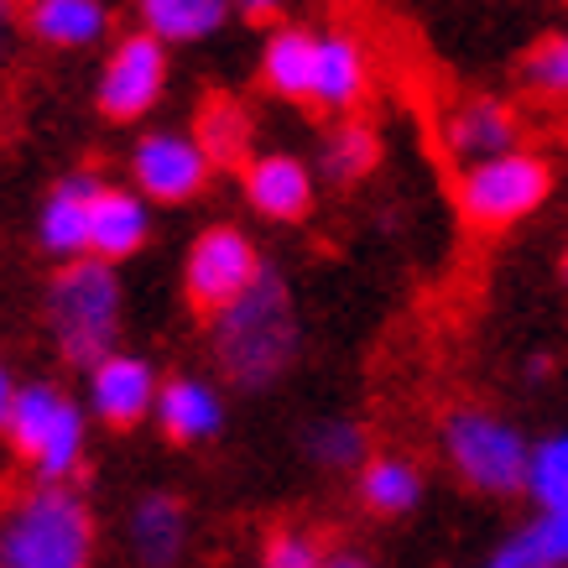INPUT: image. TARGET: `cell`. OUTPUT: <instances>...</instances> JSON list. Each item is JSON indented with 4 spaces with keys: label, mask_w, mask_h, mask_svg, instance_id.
<instances>
[{
    "label": "cell",
    "mask_w": 568,
    "mask_h": 568,
    "mask_svg": "<svg viewBox=\"0 0 568 568\" xmlns=\"http://www.w3.org/2000/svg\"><path fill=\"white\" fill-rule=\"evenodd\" d=\"M209 349L220 371L235 386H272L297 355V308L287 282L266 266V272L245 287L230 308L214 313L209 324Z\"/></svg>",
    "instance_id": "cell-1"
},
{
    "label": "cell",
    "mask_w": 568,
    "mask_h": 568,
    "mask_svg": "<svg viewBox=\"0 0 568 568\" xmlns=\"http://www.w3.org/2000/svg\"><path fill=\"white\" fill-rule=\"evenodd\" d=\"M94 517L79 490L37 480L0 517V568H89Z\"/></svg>",
    "instance_id": "cell-2"
},
{
    "label": "cell",
    "mask_w": 568,
    "mask_h": 568,
    "mask_svg": "<svg viewBox=\"0 0 568 568\" xmlns=\"http://www.w3.org/2000/svg\"><path fill=\"white\" fill-rule=\"evenodd\" d=\"M121 308H125L121 276L100 256L63 261V272L52 276V287H48L52 339H58V349H63L73 365H94L115 349Z\"/></svg>",
    "instance_id": "cell-3"
},
{
    "label": "cell",
    "mask_w": 568,
    "mask_h": 568,
    "mask_svg": "<svg viewBox=\"0 0 568 568\" xmlns=\"http://www.w3.org/2000/svg\"><path fill=\"white\" fill-rule=\"evenodd\" d=\"M0 433H6V444L37 469L42 485H69V475L84 465L89 417L69 392H58L48 381L17 386V402H11Z\"/></svg>",
    "instance_id": "cell-4"
},
{
    "label": "cell",
    "mask_w": 568,
    "mask_h": 568,
    "mask_svg": "<svg viewBox=\"0 0 568 568\" xmlns=\"http://www.w3.org/2000/svg\"><path fill=\"white\" fill-rule=\"evenodd\" d=\"M527 454H532V444L521 438V428L490 407H459L444 417L448 469L480 496H521L527 490Z\"/></svg>",
    "instance_id": "cell-5"
},
{
    "label": "cell",
    "mask_w": 568,
    "mask_h": 568,
    "mask_svg": "<svg viewBox=\"0 0 568 568\" xmlns=\"http://www.w3.org/2000/svg\"><path fill=\"white\" fill-rule=\"evenodd\" d=\"M552 193V168L548 156L527 152H500L490 162H475L459 173V214L480 230H506V224H521L527 214L548 204Z\"/></svg>",
    "instance_id": "cell-6"
},
{
    "label": "cell",
    "mask_w": 568,
    "mask_h": 568,
    "mask_svg": "<svg viewBox=\"0 0 568 568\" xmlns=\"http://www.w3.org/2000/svg\"><path fill=\"white\" fill-rule=\"evenodd\" d=\"M261 272H266V266H261L256 245H251L245 230H235V224H209L204 235L189 245V261H183V293H189L193 308L214 318V313L230 308Z\"/></svg>",
    "instance_id": "cell-7"
},
{
    "label": "cell",
    "mask_w": 568,
    "mask_h": 568,
    "mask_svg": "<svg viewBox=\"0 0 568 568\" xmlns=\"http://www.w3.org/2000/svg\"><path fill=\"white\" fill-rule=\"evenodd\" d=\"M214 156L199 136L183 131H146L131 146V189L152 204H189L209 189Z\"/></svg>",
    "instance_id": "cell-8"
},
{
    "label": "cell",
    "mask_w": 568,
    "mask_h": 568,
    "mask_svg": "<svg viewBox=\"0 0 568 568\" xmlns=\"http://www.w3.org/2000/svg\"><path fill=\"white\" fill-rule=\"evenodd\" d=\"M162 89H168V42H156L152 32H131L104 58L94 100L110 121H141L146 110H156Z\"/></svg>",
    "instance_id": "cell-9"
},
{
    "label": "cell",
    "mask_w": 568,
    "mask_h": 568,
    "mask_svg": "<svg viewBox=\"0 0 568 568\" xmlns=\"http://www.w3.org/2000/svg\"><path fill=\"white\" fill-rule=\"evenodd\" d=\"M156 365L131 349H110L104 361L89 365V413L100 417L104 428H136L141 417L156 413Z\"/></svg>",
    "instance_id": "cell-10"
},
{
    "label": "cell",
    "mask_w": 568,
    "mask_h": 568,
    "mask_svg": "<svg viewBox=\"0 0 568 568\" xmlns=\"http://www.w3.org/2000/svg\"><path fill=\"white\" fill-rule=\"evenodd\" d=\"M517 136H521V115L496 94H475V100L454 104L444 115V146L465 168L490 162L500 152H517Z\"/></svg>",
    "instance_id": "cell-11"
},
{
    "label": "cell",
    "mask_w": 568,
    "mask_h": 568,
    "mask_svg": "<svg viewBox=\"0 0 568 568\" xmlns=\"http://www.w3.org/2000/svg\"><path fill=\"white\" fill-rule=\"evenodd\" d=\"M245 204L256 209L261 220L293 224L313 209V168L293 152H261L245 162Z\"/></svg>",
    "instance_id": "cell-12"
},
{
    "label": "cell",
    "mask_w": 568,
    "mask_h": 568,
    "mask_svg": "<svg viewBox=\"0 0 568 568\" xmlns=\"http://www.w3.org/2000/svg\"><path fill=\"white\" fill-rule=\"evenodd\" d=\"M146 235H152V199H141L136 189H121V183H100L94 214H89V256L115 266V261L136 256Z\"/></svg>",
    "instance_id": "cell-13"
},
{
    "label": "cell",
    "mask_w": 568,
    "mask_h": 568,
    "mask_svg": "<svg viewBox=\"0 0 568 568\" xmlns=\"http://www.w3.org/2000/svg\"><path fill=\"white\" fill-rule=\"evenodd\" d=\"M94 193H100V178H63L58 189L42 199V214H37V241L42 251L58 261H79L89 256V214H94Z\"/></svg>",
    "instance_id": "cell-14"
},
{
    "label": "cell",
    "mask_w": 568,
    "mask_h": 568,
    "mask_svg": "<svg viewBox=\"0 0 568 568\" xmlns=\"http://www.w3.org/2000/svg\"><path fill=\"white\" fill-rule=\"evenodd\" d=\"M152 417L173 444H209L224 428V396L199 376H173V381H162Z\"/></svg>",
    "instance_id": "cell-15"
},
{
    "label": "cell",
    "mask_w": 568,
    "mask_h": 568,
    "mask_svg": "<svg viewBox=\"0 0 568 568\" xmlns=\"http://www.w3.org/2000/svg\"><path fill=\"white\" fill-rule=\"evenodd\" d=\"M371 89V63H365V48L345 32H318V58H313V100L318 110H334L345 115L365 100Z\"/></svg>",
    "instance_id": "cell-16"
},
{
    "label": "cell",
    "mask_w": 568,
    "mask_h": 568,
    "mask_svg": "<svg viewBox=\"0 0 568 568\" xmlns=\"http://www.w3.org/2000/svg\"><path fill=\"white\" fill-rule=\"evenodd\" d=\"M313 58H318V32L308 27H276L261 48V79L282 100H313Z\"/></svg>",
    "instance_id": "cell-17"
},
{
    "label": "cell",
    "mask_w": 568,
    "mask_h": 568,
    "mask_svg": "<svg viewBox=\"0 0 568 568\" xmlns=\"http://www.w3.org/2000/svg\"><path fill=\"white\" fill-rule=\"evenodd\" d=\"M21 21L48 48H89L104 37L110 11H104V0H27Z\"/></svg>",
    "instance_id": "cell-18"
},
{
    "label": "cell",
    "mask_w": 568,
    "mask_h": 568,
    "mask_svg": "<svg viewBox=\"0 0 568 568\" xmlns=\"http://www.w3.org/2000/svg\"><path fill=\"white\" fill-rule=\"evenodd\" d=\"M183 537H189V517H183V506L173 496H152L136 500V511H131V552H136L146 568H173L183 558Z\"/></svg>",
    "instance_id": "cell-19"
},
{
    "label": "cell",
    "mask_w": 568,
    "mask_h": 568,
    "mask_svg": "<svg viewBox=\"0 0 568 568\" xmlns=\"http://www.w3.org/2000/svg\"><path fill=\"white\" fill-rule=\"evenodd\" d=\"M361 500L376 517H407L423 506V469L402 454H376L361 465Z\"/></svg>",
    "instance_id": "cell-20"
},
{
    "label": "cell",
    "mask_w": 568,
    "mask_h": 568,
    "mask_svg": "<svg viewBox=\"0 0 568 568\" xmlns=\"http://www.w3.org/2000/svg\"><path fill=\"white\" fill-rule=\"evenodd\" d=\"M230 21V0H141V32L156 42H204Z\"/></svg>",
    "instance_id": "cell-21"
},
{
    "label": "cell",
    "mask_w": 568,
    "mask_h": 568,
    "mask_svg": "<svg viewBox=\"0 0 568 568\" xmlns=\"http://www.w3.org/2000/svg\"><path fill=\"white\" fill-rule=\"evenodd\" d=\"M376 162H381V141H376V131L361 121L334 125L324 136V152H318V168H324L328 183H361Z\"/></svg>",
    "instance_id": "cell-22"
},
{
    "label": "cell",
    "mask_w": 568,
    "mask_h": 568,
    "mask_svg": "<svg viewBox=\"0 0 568 568\" xmlns=\"http://www.w3.org/2000/svg\"><path fill=\"white\" fill-rule=\"evenodd\" d=\"M521 496H532L537 511L568 506V433H548L542 444H532V454H527V490Z\"/></svg>",
    "instance_id": "cell-23"
},
{
    "label": "cell",
    "mask_w": 568,
    "mask_h": 568,
    "mask_svg": "<svg viewBox=\"0 0 568 568\" xmlns=\"http://www.w3.org/2000/svg\"><path fill=\"white\" fill-rule=\"evenodd\" d=\"M511 558L521 564H548V568H568V506H548L506 542Z\"/></svg>",
    "instance_id": "cell-24"
},
{
    "label": "cell",
    "mask_w": 568,
    "mask_h": 568,
    "mask_svg": "<svg viewBox=\"0 0 568 568\" xmlns=\"http://www.w3.org/2000/svg\"><path fill=\"white\" fill-rule=\"evenodd\" d=\"M303 448L318 469H355L365 465V428L349 423V417H318L308 433H303Z\"/></svg>",
    "instance_id": "cell-25"
},
{
    "label": "cell",
    "mask_w": 568,
    "mask_h": 568,
    "mask_svg": "<svg viewBox=\"0 0 568 568\" xmlns=\"http://www.w3.org/2000/svg\"><path fill=\"white\" fill-rule=\"evenodd\" d=\"M521 79H527L537 94L568 100V32L537 42V48L527 52V63H521Z\"/></svg>",
    "instance_id": "cell-26"
},
{
    "label": "cell",
    "mask_w": 568,
    "mask_h": 568,
    "mask_svg": "<svg viewBox=\"0 0 568 568\" xmlns=\"http://www.w3.org/2000/svg\"><path fill=\"white\" fill-rule=\"evenodd\" d=\"M324 542L303 527H282L261 552V568H324Z\"/></svg>",
    "instance_id": "cell-27"
},
{
    "label": "cell",
    "mask_w": 568,
    "mask_h": 568,
    "mask_svg": "<svg viewBox=\"0 0 568 568\" xmlns=\"http://www.w3.org/2000/svg\"><path fill=\"white\" fill-rule=\"evenodd\" d=\"M204 146L209 156H224V152H235L241 146V115L235 110H204Z\"/></svg>",
    "instance_id": "cell-28"
},
{
    "label": "cell",
    "mask_w": 568,
    "mask_h": 568,
    "mask_svg": "<svg viewBox=\"0 0 568 568\" xmlns=\"http://www.w3.org/2000/svg\"><path fill=\"white\" fill-rule=\"evenodd\" d=\"M324 568H376V564H371V558H365V552H328V558H324Z\"/></svg>",
    "instance_id": "cell-29"
},
{
    "label": "cell",
    "mask_w": 568,
    "mask_h": 568,
    "mask_svg": "<svg viewBox=\"0 0 568 568\" xmlns=\"http://www.w3.org/2000/svg\"><path fill=\"white\" fill-rule=\"evenodd\" d=\"M11 402H17V381H11V371L0 365V428H6V413H11Z\"/></svg>",
    "instance_id": "cell-30"
},
{
    "label": "cell",
    "mask_w": 568,
    "mask_h": 568,
    "mask_svg": "<svg viewBox=\"0 0 568 568\" xmlns=\"http://www.w3.org/2000/svg\"><path fill=\"white\" fill-rule=\"evenodd\" d=\"M235 11H245V17H272V11H282V0H230Z\"/></svg>",
    "instance_id": "cell-31"
},
{
    "label": "cell",
    "mask_w": 568,
    "mask_h": 568,
    "mask_svg": "<svg viewBox=\"0 0 568 568\" xmlns=\"http://www.w3.org/2000/svg\"><path fill=\"white\" fill-rule=\"evenodd\" d=\"M11 21H17V11H11V0H0V52H6V37H11Z\"/></svg>",
    "instance_id": "cell-32"
},
{
    "label": "cell",
    "mask_w": 568,
    "mask_h": 568,
    "mask_svg": "<svg viewBox=\"0 0 568 568\" xmlns=\"http://www.w3.org/2000/svg\"><path fill=\"white\" fill-rule=\"evenodd\" d=\"M527 376H532V381L548 376V355H532V361H527Z\"/></svg>",
    "instance_id": "cell-33"
},
{
    "label": "cell",
    "mask_w": 568,
    "mask_h": 568,
    "mask_svg": "<svg viewBox=\"0 0 568 568\" xmlns=\"http://www.w3.org/2000/svg\"><path fill=\"white\" fill-rule=\"evenodd\" d=\"M564 282H568V256H564Z\"/></svg>",
    "instance_id": "cell-34"
}]
</instances>
